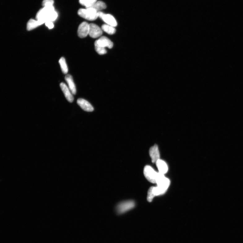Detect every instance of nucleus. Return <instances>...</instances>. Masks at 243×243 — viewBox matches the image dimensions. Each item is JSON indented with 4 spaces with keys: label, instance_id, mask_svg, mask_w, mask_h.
Segmentation results:
<instances>
[{
    "label": "nucleus",
    "instance_id": "nucleus-3",
    "mask_svg": "<svg viewBox=\"0 0 243 243\" xmlns=\"http://www.w3.org/2000/svg\"><path fill=\"white\" fill-rule=\"evenodd\" d=\"M135 206L134 202L128 200L121 202L117 205L116 211L118 214H122L131 210Z\"/></svg>",
    "mask_w": 243,
    "mask_h": 243
},
{
    "label": "nucleus",
    "instance_id": "nucleus-17",
    "mask_svg": "<svg viewBox=\"0 0 243 243\" xmlns=\"http://www.w3.org/2000/svg\"><path fill=\"white\" fill-rule=\"evenodd\" d=\"M91 7H92L99 12L100 11L106 9V5L105 3L102 1H97Z\"/></svg>",
    "mask_w": 243,
    "mask_h": 243
},
{
    "label": "nucleus",
    "instance_id": "nucleus-4",
    "mask_svg": "<svg viewBox=\"0 0 243 243\" xmlns=\"http://www.w3.org/2000/svg\"><path fill=\"white\" fill-rule=\"evenodd\" d=\"M144 174L145 178L150 182L156 184V181L158 173L157 172L150 166H145L144 170Z\"/></svg>",
    "mask_w": 243,
    "mask_h": 243
},
{
    "label": "nucleus",
    "instance_id": "nucleus-10",
    "mask_svg": "<svg viewBox=\"0 0 243 243\" xmlns=\"http://www.w3.org/2000/svg\"><path fill=\"white\" fill-rule=\"evenodd\" d=\"M60 86L67 100L70 103L74 101V97L71 91L68 87L67 86L66 84L63 83L60 84Z\"/></svg>",
    "mask_w": 243,
    "mask_h": 243
},
{
    "label": "nucleus",
    "instance_id": "nucleus-23",
    "mask_svg": "<svg viewBox=\"0 0 243 243\" xmlns=\"http://www.w3.org/2000/svg\"><path fill=\"white\" fill-rule=\"evenodd\" d=\"M46 25L49 28L51 29L54 28V25L53 22L51 21H47L45 23Z\"/></svg>",
    "mask_w": 243,
    "mask_h": 243
},
{
    "label": "nucleus",
    "instance_id": "nucleus-20",
    "mask_svg": "<svg viewBox=\"0 0 243 243\" xmlns=\"http://www.w3.org/2000/svg\"><path fill=\"white\" fill-rule=\"evenodd\" d=\"M95 49L96 51L100 55H103L107 53L106 48L103 47L95 43Z\"/></svg>",
    "mask_w": 243,
    "mask_h": 243
},
{
    "label": "nucleus",
    "instance_id": "nucleus-11",
    "mask_svg": "<svg viewBox=\"0 0 243 243\" xmlns=\"http://www.w3.org/2000/svg\"><path fill=\"white\" fill-rule=\"evenodd\" d=\"M149 153L153 163H156L160 159V153L158 145H155L152 147L149 150Z\"/></svg>",
    "mask_w": 243,
    "mask_h": 243
},
{
    "label": "nucleus",
    "instance_id": "nucleus-7",
    "mask_svg": "<svg viewBox=\"0 0 243 243\" xmlns=\"http://www.w3.org/2000/svg\"><path fill=\"white\" fill-rule=\"evenodd\" d=\"M102 28L94 24H89V35L93 38H98L102 34Z\"/></svg>",
    "mask_w": 243,
    "mask_h": 243
},
{
    "label": "nucleus",
    "instance_id": "nucleus-2",
    "mask_svg": "<svg viewBox=\"0 0 243 243\" xmlns=\"http://www.w3.org/2000/svg\"><path fill=\"white\" fill-rule=\"evenodd\" d=\"M78 14L81 17L89 21H94L98 17V12L92 8L80 9L78 10Z\"/></svg>",
    "mask_w": 243,
    "mask_h": 243
},
{
    "label": "nucleus",
    "instance_id": "nucleus-6",
    "mask_svg": "<svg viewBox=\"0 0 243 243\" xmlns=\"http://www.w3.org/2000/svg\"><path fill=\"white\" fill-rule=\"evenodd\" d=\"M98 17L102 19L106 24L114 27L117 25V21L115 18L110 14H105L101 11L98 12Z\"/></svg>",
    "mask_w": 243,
    "mask_h": 243
},
{
    "label": "nucleus",
    "instance_id": "nucleus-1",
    "mask_svg": "<svg viewBox=\"0 0 243 243\" xmlns=\"http://www.w3.org/2000/svg\"><path fill=\"white\" fill-rule=\"evenodd\" d=\"M58 17V14L55 11L54 7L50 6L44 7L41 9L37 13L36 18L43 24L48 21H55Z\"/></svg>",
    "mask_w": 243,
    "mask_h": 243
},
{
    "label": "nucleus",
    "instance_id": "nucleus-5",
    "mask_svg": "<svg viewBox=\"0 0 243 243\" xmlns=\"http://www.w3.org/2000/svg\"><path fill=\"white\" fill-rule=\"evenodd\" d=\"M170 183L169 179L164 176V174L158 173L156 181L157 186L166 192L169 187Z\"/></svg>",
    "mask_w": 243,
    "mask_h": 243
},
{
    "label": "nucleus",
    "instance_id": "nucleus-14",
    "mask_svg": "<svg viewBox=\"0 0 243 243\" xmlns=\"http://www.w3.org/2000/svg\"><path fill=\"white\" fill-rule=\"evenodd\" d=\"M156 163L159 173L164 174L167 172L168 167L167 164L165 162L159 159L157 161Z\"/></svg>",
    "mask_w": 243,
    "mask_h": 243
},
{
    "label": "nucleus",
    "instance_id": "nucleus-13",
    "mask_svg": "<svg viewBox=\"0 0 243 243\" xmlns=\"http://www.w3.org/2000/svg\"><path fill=\"white\" fill-rule=\"evenodd\" d=\"M65 80L67 84H68V87L72 94L76 95V89L72 76L70 74L67 75L65 77Z\"/></svg>",
    "mask_w": 243,
    "mask_h": 243
},
{
    "label": "nucleus",
    "instance_id": "nucleus-18",
    "mask_svg": "<svg viewBox=\"0 0 243 243\" xmlns=\"http://www.w3.org/2000/svg\"><path fill=\"white\" fill-rule=\"evenodd\" d=\"M59 63L63 73L64 74H67L68 72V69L65 59L64 58L62 57L59 60Z\"/></svg>",
    "mask_w": 243,
    "mask_h": 243
},
{
    "label": "nucleus",
    "instance_id": "nucleus-15",
    "mask_svg": "<svg viewBox=\"0 0 243 243\" xmlns=\"http://www.w3.org/2000/svg\"><path fill=\"white\" fill-rule=\"evenodd\" d=\"M41 25L42 24L39 21L31 19L28 22L27 29L28 31H31Z\"/></svg>",
    "mask_w": 243,
    "mask_h": 243
},
{
    "label": "nucleus",
    "instance_id": "nucleus-8",
    "mask_svg": "<svg viewBox=\"0 0 243 243\" xmlns=\"http://www.w3.org/2000/svg\"><path fill=\"white\" fill-rule=\"evenodd\" d=\"M89 24L87 22H84L78 27V35L80 38H84L89 35Z\"/></svg>",
    "mask_w": 243,
    "mask_h": 243
},
{
    "label": "nucleus",
    "instance_id": "nucleus-21",
    "mask_svg": "<svg viewBox=\"0 0 243 243\" xmlns=\"http://www.w3.org/2000/svg\"><path fill=\"white\" fill-rule=\"evenodd\" d=\"M155 196L153 194L152 190V187L150 188L148 190V195L147 197V200L149 202H151L152 201L153 198H154Z\"/></svg>",
    "mask_w": 243,
    "mask_h": 243
},
{
    "label": "nucleus",
    "instance_id": "nucleus-9",
    "mask_svg": "<svg viewBox=\"0 0 243 243\" xmlns=\"http://www.w3.org/2000/svg\"><path fill=\"white\" fill-rule=\"evenodd\" d=\"M95 43L105 48L107 47L111 49L113 46V42L107 37L105 36L101 37L98 40L96 41Z\"/></svg>",
    "mask_w": 243,
    "mask_h": 243
},
{
    "label": "nucleus",
    "instance_id": "nucleus-12",
    "mask_svg": "<svg viewBox=\"0 0 243 243\" xmlns=\"http://www.w3.org/2000/svg\"><path fill=\"white\" fill-rule=\"evenodd\" d=\"M77 104L82 109L87 112H92L94 110V107L88 101L84 99L80 98L77 100Z\"/></svg>",
    "mask_w": 243,
    "mask_h": 243
},
{
    "label": "nucleus",
    "instance_id": "nucleus-22",
    "mask_svg": "<svg viewBox=\"0 0 243 243\" xmlns=\"http://www.w3.org/2000/svg\"><path fill=\"white\" fill-rule=\"evenodd\" d=\"M54 0H43L42 5L44 7L53 6Z\"/></svg>",
    "mask_w": 243,
    "mask_h": 243
},
{
    "label": "nucleus",
    "instance_id": "nucleus-19",
    "mask_svg": "<svg viewBox=\"0 0 243 243\" xmlns=\"http://www.w3.org/2000/svg\"><path fill=\"white\" fill-rule=\"evenodd\" d=\"M97 0H79L81 5L85 7L86 8L91 7Z\"/></svg>",
    "mask_w": 243,
    "mask_h": 243
},
{
    "label": "nucleus",
    "instance_id": "nucleus-16",
    "mask_svg": "<svg viewBox=\"0 0 243 243\" xmlns=\"http://www.w3.org/2000/svg\"><path fill=\"white\" fill-rule=\"evenodd\" d=\"M102 28L103 31L110 35H113L116 32V29L114 27L107 24L103 25Z\"/></svg>",
    "mask_w": 243,
    "mask_h": 243
}]
</instances>
